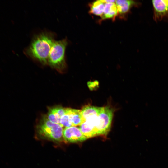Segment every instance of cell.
<instances>
[{
	"mask_svg": "<svg viewBox=\"0 0 168 168\" xmlns=\"http://www.w3.org/2000/svg\"><path fill=\"white\" fill-rule=\"evenodd\" d=\"M55 35L51 32L44 31L35 35L29 46L24 50L29 57L41 63H48L52 47L55 41Z\"/></svg>",
	"mask_w": 168,
	"mask_h": 168,
	"instance_id": "1",
	"label": "cell"
},
{
	"mask_svg": "<svg viewBox=\"0 0 168 168\" xmlns=\"http://www.w3.org/2000/svg\"><path fill=\"white\" fill-rule=\"evenodd\" d=\"M113 116V110L109 106L104 107L97 117L88 122L95 136L106 134L110 130Z\"/></svg>",
	"mask_w": 168,
	"mask_h": 168,
	"instance_id": "2",
	"label": "cell"
},
{
	"mask_svg": "<svg viewBox=\"0 0 168 168\" xmlns=\"http://www.w3.org/2000/svg\"><path fill=\"white\" fill-rule=\"evenodd\" d=\"M63 129L59 124L51 122L46 117L43 118L38 127V132L40 135L55 142L62 140Z\"/></svg>",
	"mask_w": 168,
	"mask_h": 168,
	"instance_id": "3",
	"label": "cell"
},
{
	"mask_svg": "<svg viewBox=\"0 0 168 168\" xmlns=\"http://www.w3.org/2000/svg\"><path fill=\"white\" fill-rule=\"evenodd\" d=\"M68 42L66 38L55 41L49 52L48 62L56 68H61L65 65V52Z\"/></svg>",
	"mask_w": 168,
	"mask_h": 168,
	"instance_id": "4",
	"label": "cell"
},
{
	"mask_svg": "<svg viewBox=\"0 0 168 168\" xmlns=\"http://www.w3.org/2000/svg\"><path fill=\"white\" fill-rule=\"evenodd\" d=\"M63 137L66 141L71 143L82 142L87 139L79 127L77 126L64 128L63 131Z\"/></svg>",
	"mask_w": 168,
	"mask_h": 168,
	"instance_id": "5",
	"label": "cell"
},
{
	"mask_svg": "<svg viewBox=\"0 0 168 168\" xmlns=\"http://www.w3.org/2000/svg\"><path fill=\"white\" fill-rule=\"evenodd\" d=\"M153 7V18L156 21L168 18V0L152 1Z\"/></svg>",
	"mask_w": 168,
	"mask_h": 168,
	"instance_id": "6",
	"label": "cell"
},
{
	"mask_svg": "<svg viewBox=\"0 0 168 168\" xmlns=\"http://www.w3.org/2000/svg\"><path fill=\"white\" fill-rule=\"evenodd\" d=\"M103 108L104 107H97L90 105L84 106L81 110V114L84 122L90 118L98 116Z\"/></svg>",
	"mask_w": 168,
	"mask_h": 168,
	"instance_id": "7",
	"label": "cell"
},
{
	"mask_svg": "<svg viewBox=\"0 0 168 168\" xmlns=\"http://www.w3.org/2000/svg\"><path fill=\"white\" fill-rule=\"evenodd\" d=\"M66 108L55 107L50 109L48 113L47 118L53 123L59 124L61 117L65 112Z\"/></svg>",
	"mask_w": 168,
	"mask_h": 168,
	"instance_id": "8",
	"label": "cell"
},
{
	"mask_svg": "<svg viewBox=\"0 0 168 168\" xmlns=\"http://www.w3.org/2000/svg\"><path fill=\"white\" fill-rule=\"evenodd\" d=\"M72 126L80 125L84 122L82 117L81 110L66 108Z\"/></svg>",
	"mask_w": 168,
	"mask_h": 168,
	"instance_id": "9",
	"label": "cell"
},
{
	"mask_svg": "<svg viewBox=\"0 0 168 168\" xmlns=\"http://www.w3.org/2000/svg\"><path fill=\"white\" fill-rule=\"evenodd\" d=\"M118 13L115 2L106 3L103 13L101 16L102 19L114 18Z\"/></svg>",
	"mask_w": 168,
	"mask_h": 168,
	"instance_id": "10",
	"label": "cell"
},
{
	"mask_svg": "<svg viewBox=\"0 0 168 168\" xmlns=\"http://www.w3.org/2000/svg\"><path fill=\"white\" fill-rule=\"evenodd\" d=\"M115 3L117 6L118 13L124 14L127 12L136 3L133 1L128 0H116Z\"/></svg>",
	"mask_w": 168,
	"mask_h": 168,
	"instance_id": "11",
	"label": "cell"
},
{
	"mask_svg": "<svg viewBox=\"0 0 168 168\" xmlns=\"http://www.w3.org/2000/svg\"><path fill=\"white\" fill-rule=\"evenodd\" d=\"M105 3V0L94 2L90 5V12L94 15L101 16L103 14Z\"/></svg>",
	"mask_w": 168,
	"mask_h": 168,
	"instance_id": "12",
	"label": "cell"
},
{
	"mask_svg": "<svg viewBox=\"0 0 168 168\" xmlns=\"http://www.w3.org/2000/svg\"><path fill=\"white\" fill-rule=\"evenodd\" d=\"M59 124L63 127L67 128L72 126L66 108L65 112L61 118Z\"/></svg>",
	"mask_w": 168,
	"mask_h": 168,
	"instance_id": "13",
	"label": "cell"
}]
</instances>
